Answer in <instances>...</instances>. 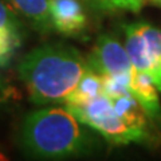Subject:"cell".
I'll return each mask as SVG.
<instances>
[{"label":"cell","instance_id":"18","mask_svg":"<svg viewBox=\"0 0 161 161\" xmlns=\"http://www.w3.org/2000/svg\"><path fill=\"white\" fill-rule=\"evenodd\" d=\"M4 160H7V157H6V156H4L2 152H0V161H4Z\"/></svg>","mask_w":161,"mask_h":161},{"label":"cell","instance_id":"16","mask_svg":"<svg viewBox=\"0 0 161 161\" xmlns=\"http://www.w3.org/2000/svg\"><path fill=\"white\" fill-rule=\"evenodd\" d=\"M8 95H9V87H8V85L4 82L2 75H0V102L6 101L8 98Z\"/></svg>","mask_w":161,"mask_h":161},{"label":"cell","instance_id":"4","mask_svg":"<svg viewBox=\"0 0 161 161\" xmlns=\"http://www.w3.org/2000/svg\"><path fill=\"white\" fill-rule=\"evenodd\" d=\"M126 51L134 69L147 73L161 92V28L148 23L125 27Z\"/></svg>","mask_w":161,"mask_h":161},{"label":"cell","instance_id":"1","mask_svg":"<svg viewBox=\"0 0 161 161\" xmlns=\"http://www.w3.org/2000/svg\"><path fill=\"white\" fill-rule=\"evenodd\" d=\"M89 69L78 50L66 44H44L24 55L18 66L19 78L35 105L66 102Z\"/></svg>","mask_w":161,"mask_h":161},{"label":"cell","instance_id":"13","mask_svg":"<svg viewBox=\"0 0 161 161\" xmlns=\"http://www.w3.org/2000/svg\"><path fill=\"white\" fill-rule=\"evenodd\" d=\"M0 26L22 32V22L18 18V14L3 0H0Z\"/></svg>","mask_w":161,"mask_h":161},{"label":"cell","instance_id":"10","mask_svg":"<svg viewBox=\"0 0 161 161\" xmlns=\"http://www.w3.org/2000/svg\"><path fill=\"white\" fill-rule=\"evenodd\" d=\"M113 106L117 114L122 118L128 125L141 132L148 133L147 129V113L141 108L138 101L134 98L133 94H126L122 97L113 99Z\"/></svg>","mask_w":161,"mask_h":161},{"label":"cell","instance_id":"7","mask_svg":"<svg viewBox=\"0 0 161 161\" xmlns=\"http://www.w3.org/2000/svg\"><path fill=\"white\" fill-rule=\"evenodd\" d=\"M130 90L147 115L153 119L161 118V106L157 94L158 90L147 73L133 69L130 75Z\"/></svg>","mask_w":161,"mask_h":161},{"label":"cell","instance_id":"14","mask_svg":"<svg viewBox=\"0 0 161 161\" xmlns=\"http://www.w3.org/2000/svg\"><path fill=\"white\" fill-rule=\"evenodd\" d=\"M94 8L101 9V11H117V9H124L122 2L121 0H87Z\"/></svg>","mask_w":161,"mask_h":161},{"label":"cell","instance_id":"15","mask_svg":"<svg viewBox=\"0 0 161 161\" xmlns=\"http://www.w3.org/2000/svg\"><path fill=\"white\" fill-rule=\"evenodd\" d=\"M122 2V7L124 9L128 11H133V12H138L142 8L145 0H121Z\"/></svg>","mask_w":161,"mask_h":161},{"label":"cell","instance_id":"8","mask_svg":"<svg viewBox=\"0 0 161 161\" xmlns=\"http://www.w3.org/2000/svg\"><path fill=\"white\" fill-rule=\"evenodd\" d=\"M7 4L20 16H23L39 32H48L54 28L50 0H6Z\"/></svg>","mask_w":161,"mask_h":161},{"label":"cell","instance_id":"12","mask_svg":"<svg viewBox=\"0 0 161 161\" xmlns=\"http://www.w3.org/2000/svg\"><path fill=\"white\" fill-rule=\"evenodd\" d=\"M20 43H22L20 32L0 26V67L7 66L11 62Z\"/></svg>","mask_w":161,"mask_h":161},{"label":"cell","instance_id":"17","mask_svg":"<svg viewBox=\"0 0 161 161\" xmlns=\"http://www.w3.org/2000/svg\"><path fill=\"white\" fill-rule=\"evenodd\" d=\"M152 4H154V6H157V7H161V0H149Z\"/></svg>","mask_w":161,"mask_h":161},{"label":"cell","instance_id":"2","mask_svg":"<svg viewBox=\"0 0 161 161\" xmlns=\"http://www.w3.org/2000/svg\"><path fill=\"white\" fill-rule=\"evenodd\" d=\"M82 122L67 108H44L28 114L20 130V142L28 154L58 160L79 154L90 147Z\"/></svg>","mask_w":161,"mask_h":161},{"label":"cell","instance_id":"11","mask_svg":"<svg viewBox=\"0 0 161 161\" xmlns=\"http://www.w3.org/2000/svg\"><path fill=\"white\" fill-rule=\"evenodd\" d=\"M130 75L132 74H108L101 75L103 94L109 98H118L126 94H132L130 90Z\"/></svg>","mask_w":161,"mask_h":161},{"label":"cell","instance_id":"6","mask_svg":"<svg viewBox=\"0 0 161 161\" xmlns=\"http://www.w3.org/2000/svg\"><path fill=\"white\" fill-rule=\"evenodd\" d=\"M50 14L54 30L75 36L86 28V15L79 0H50Z\"/></svg>","mask_w":161,"mask_h":161},{"label":"cell","instance_id":"5","mask_svg":"<svg viewBox=\"0 0 161 161\" xmlns=\"http://www.w3.org/2000/svg\"><path fill=\"white\" fill-rule=\"evenodd\" d=\"M86 62L89 69L99 75L132 74L134 69L126 48L110 35L98 38Z\"/></svg>","mask_w":161,"mask_h":161},{"label":"cell","instance_id":"9","mask_svg":"<svg viewBox=\"0 0 161 161\" xmlns=\"http://www.w3.org/2000/svg\"><path fill=\"white\" fill-rule=\"evenodd\" d=\"M102 93L103 89L101 75L94 73L92 69H87L78 82L77 87L69 94L64 103H66V106H78V105L89 102L90 99L98 97Z\"/></svg>","mask_w":161,"mask_h":161},{"label":"cell","instance_id":"3","mask_svg":"<svg viewBox=\"0 0 161 161\" xmlns=\"http://www.w3.org/2000/svg\"><path fill=\"white\" fill-rule=\"evenodd\" d=\"M66 108L83 125L94 129L113 145H128L148 140V133L132 128L119 117L114 110L113 99L103 93L86 103Z\"/></svg>","mask_w":161,"mask_h":161}]
</instances>
